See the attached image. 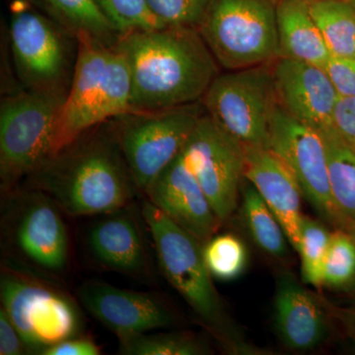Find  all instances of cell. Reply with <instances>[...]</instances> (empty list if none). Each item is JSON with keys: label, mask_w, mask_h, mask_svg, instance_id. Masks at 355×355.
I'll return each instance as SVG.
<instances>
[{"label": "cell", "mask_w": 355, "mask_h": 355, "mask_svg": "<svg viewBox=\"0 0 355 355\" xmlns=\"http://www.w3.org/2000/svg\"><path fill=\"white\" fill-rule=\"evenodd\" d=\"M244 178L254 187L282 224L291 247L301 239L302 191L286 163L265 146H244Z\"/></svg>", "instance_id": "16"}, {"label": "cell", "mask_w": 355, "mask_h": 355, "mask_svg": "<svg viewBox=\"0 0 355 355\" xmlns=\"http://www.w3.org/2000/svg\"><path fill=\"white\" fill-rule=\"evenodd\" d=\"M1 299L25 345L40 352L73 338L80 329L78 313L69 299L34 280L6 273Z\"/></svg>", "instance_id": "11"}, {"label": "cell", "mask_w": 355, "mask_h": 355, "mask_svg": "<svg viewBox=\"0 0 355 355\" xmlns=\"http://www.w3.org/2000/svg\"><path fill=\"white\" fill-rule=\"evenodd\" d=\"M355 284V241L347 231L333 233L323 272V286L345 289Z\"/></svg>", "instance_id": "28"}, {"label": "cell", "mask_w": 355, "mask_h": 355, "mask_svg": "<svg viewBox=\"0 0 355 355\" xmlns=\"http://www.w3.org/2000/svg\"><path fill=\"white\" fill-rule=\"evenodd\" d=\"M111 212L91 228L88 246L100 265L121 272H139L146 252L137 222L127 214Z\"/></svg>", "instance_id": "19"}, {"label": "cell", "mask_w": 355, "mask_h": 355, "mask_svg": "<svg viewBox=\"0 0 355 355\" xmlns=\"http://www.w3.org/2000/svg\"><path fill=\"white\" fill-rule=\"evenodd\" d=\"M205 114L243 146L268 147L279 106L272 64L219 73L202 96Z\"/></svg>", "instance_id": "9"}, {"label": "cell", "mask_w": 355, "mask_h": 355, "mask_svg": "<svg viewBox=\"0 0 355 355\" xmlns=\"http://www.w3.org/2000/svg\"><path fill=\"white\" fill-rule=\"evenodd\" d=\"M24 340L19 331L11 321L6 311H0V354L20 355L24 354Z\"/></svg>", "instance_id": "33"}, {"label": "cell", "mask_w": 355, "mask_h": 355, "mask_svg": "<svg viewBox=\"0 0 355 355\" xmlns=\"http://www.w3.org/2000/svg\"><path fill=\"white\" fill-rule=\"evenodd\" d=\"M331 233L321 222L303 216L301 239L297 253L301 259V275L305 284L323 286L324 261L331 240Z\"/></svg>", "instance_id": "25"}, {"label": "cell", "mask_w": 355, "mask_h": 355, "mask_svg": "<svg viewBox=\"0 0 355 355\" xmlns=\"http://www.w3.org/2000/svg\"><path fill=\"white\" fill-rule=\"evenodd\" d=\"M324 69L340 97H355V58L331 57Z\"/></svg>", "instance_id": "31"}, {"label": "cell", "mask_w": 355, "mask_h": 355, "mask_svg": "<svg viewBox=\"0 0 355 355\" xmlns=\"http://www.w3.org/2000/svg\"><path fill=\"white\" fill-rule=\"evenodd\" d=\"M347 1H354V0H347Z\"/></svg>", "instance_id": "37"}, {"label": "cell", "mask_w": 355, "mask_h": 355, "mask_svg": "<svg viewBox=\"0 0 355 355\" xmlns=\"http://www.w3.org/2000/svg\"><path fill=\"white\" fill-rule=\"evenodd\" d=\"M44 355H98L100 347L89 338H70L46 347L40 352Z\"/></svg>", "instance_id": "34"}, {"label": "cell", "mask_w": 355, "mask_h": 355, "mask_svg": "<svg viewBox=\"0 0 355 355\" xmlns=\"http://www.w3.org/2000/svg\"><path fill=\"white\" fill-rule=\"evenodd\" d=\"M242 211L254 244L268 256L286 258L288 254L286 232L279 219L251 184L243 191Z\"/></svg>", "instance_id": "24"}, {"label": "cell", "mask_w": 355, "mask_h": 355, "mask_svg": "<svg viewBox=\"0 0 355 355\" xmlns=\"http://www.w3.org/2000/svg\"><path fill=\"white\" fill-rule=\"evenodd\" d=\"M9 41L23 89L67 96L78 57V39L51 16L19 4L11 13Z\"/></svg>", "instance_id": "5"}, {"label": "cell", "mask_w": 355, "mask_h": 355, "mask_svg": "<svg viewBox=\"0 0 355 355\" xmlns=\"http://www.w3.org/2000/svg\"><path fill=\"white\" fill-rule=\"evenodd\" d=\"M121 35L166 27L153 15L146 0H96Z\"/></svg>", "instance_id": "29"}, {"label": "cell", "mask_w": 355, "mask_h": 355, "mask_svg": "<svg viewBox=\"0 0 355 355\" xmlns=\"http://www.w3.org/2000/svg\"><path fill=\"white\" fill-rule=\"evenodd\" d=\"M50 16L77 38L90 37L114 46L121 34L103 13L96 0H40Z\"/></svg>", "instance_id": "22"}, {"label": "cell", "mask_w": 355, "mask_h": 355, "mask_svg": "<svg viewBox=\"0 0 355 355\" xmlns=\"http://www.w3.org/2000/svg\"><path fill=\"white\" fill-rule=\"evenodd\" d=\"M272 76L282 108L318 132H335L333 116L340 96L323 67L279 58L272 62Z\"/></svg>", "instance_id": "13"}, {"label": "cell", "mask_w": 355, "mask_h": 355, "mask_svg": "<svg viewBox=\"0 0 355 355\" xmlns=\"http://www.w3.org/2000/svg\"><path fill=\"white\" fill-rule=\"evenodd\" d=\"M268 148L287 165L318 216L336 225L323 135L277 106L270 127Z\"/></svg>", "instance_id": "12"}, {"label": "cell", "mask_w": 355, "mask_h": 355, "mask_svg": "<svg viewBox=\"0 0 355 355\" xmlns=\"http://www.w3.org/2000/svg\"><path fill=\"white\" fill-rule=\"evenodd\" d=\"M309 7L331 57L355 58L354 1L309 0Z\"/></svg>", "instance_id": "23"}, {"label": "cell", "mask_w": 355, "mask_h": 355, "mask_svg": "<svg viewBox=\"0 0 355 355\" xmlns=\"http://www.w3.org/2000/svg\"><path fill=\"white\" fill-rule=\"evenodd\" d=\"M114 48L132 76V111H159L200 102L219 64L197 28L166 26L121 35Z\"/></svg>", "instance_id": "1"}, {"label": "cell", "mask_w": 355, "mask_h": 355, "mask_svg": "<svg viewBox=\"0 0 355 355\" xmlns=\"http://www.w3.org/2000/svg\"><path fill=\"white\" fill-rule=\"evenodd\" d=\"M203 114L200 101L159 111H130L112 119L114 135L137 189L146 191L181 153Z\"/></svg>", "instance_id": "6"}, {"label": "cell", "mask_w": 355, "mask_h": 355, "mask_svg": "<svg viewBox=\"0 0 355 355\" xmlns=\"http://www.w3.org/2000/svg\"><path fill=\"white\" fill-rule=\"evenodd\" d=\"M354 3L355 4V0H354Z\"/></svg>", "instance_id": "38"}, {"label": "cell", "mask_w": 355, "mask_h": 355, "mask_svg": "<svg viewBox=\"0 0 355 355\" xmlns=\"http://www.w3.org/2000/svg\"><path fill=\"white\" fill-rule=\"evenodd\" d=\"M77 39L76 70L58 116L51 157L90 128L132 111V76L123 53L90 37Z\"/></svg>", "instance_id": "3"}, {"label": "cell", "mask_w": 355, "mask_h": 355, "mask_svg": "<svg viewBox=\"0 0 355 355\" xmlns=\"http://www.w3.org/2000/svg\"><path fill=\"white\" fill-rule=\"evenodd\" d=\"M161 270L205 324L229 338L227 321L205 257L203 244L153 203L142 207Z\"/></svg>", "instance_id": "8"}, {"label": "cell", "mask_w": 355, "mask_h": 355, "mask_svg": "<svg viewBox=\"0 0 355 355\" xmlns=\"http://www.w3.org/2000/svg\"><path fill=\"white\" fill-rule=\"evenodd\" d=\"M181 154L219 220L225 221L237 207L244 178V146L205 112Z\"/></svg>", "instance_id": "10"}, {"label": "cell", "mask_w": 355, "mask_h": 355, "mask_svg": "<svg viewBox=\"0 0 355 355\" xmlns=\"http://www.w3.org/2000/svg\"><path fill=\"white\" fill-rule=\"evenodd\" d=\"M322 135L326 144L336 226L352 232L355 229V151L336 132Z\"/></svg>", "instance_id": "21"}, {"label": "cell", "mask_w": 355, "mask_h": 355, "mask_svg": "<svg viewBox=\"0 0 355 355\" xmlns=\"http://www.w3.org/2000/svg\"><path fill=\"white\" fill-rule=\"evenodd\" d=\"M151 12L164 26L197 28L209 0H146Z\"/></svg>", "instance_id": "30"}, {"label": "cell", "mask_w": 355, "mask_h": 355, "mask_svg": "<svg viewBox=\"0 0 355 355\" xmlns=\"http://www.w3.org/2000/svg\"><path fill=\"white\" fill-rule=\"evenodd\" d=\"M78 295L88 312L121 340L174 324L170 310L146 292L88 282L79 288Z\"/></svg>", "instance_id": "14"}, {"label": "cell", "mask_w": 355, "mask_h": 355, "mask_svg": "<svg viewBox=\"0 0 355 355\" xmlns=\"http://www.w3.org/2000/svg\"><path fill=\"white\" fill-rule=\"evenodd\" d=\"M144 193L154 207L202 244L214 237L221 223L181 153Z\"/></svg>", "instance_id": "15"}, {"label": "cell", "mask_w": 355, "mask_h": 355, "mask_svg": "<svg viewBox=\"0 0 355 355\" xmlns=\"http://www.w3.org/2000/svg\"><path fill=\"white\" fill-rule=\"evenodd\" d=\"M203 257L210 275L222 282L238 279L248 266L247 248L233 234L210 238L203 244Z\"/></svg>", "instance_id": "26"}, {"label": "cell", "mask_w": 355, "mask_h": 355, "mask_svg": "<svg viewBox=\"0 0 355 355\" xmlns=\"http://www.w3.org/2000/svg\"><path fill=\"white\" fill-rule=\"evenodd\" d=\"M336 135L355 151V97H340L333 116Z\"/></svg>", "instance_id": "32"}, {"label": "cell", "mask_w": 355, "mask_h": 355, "mask_svg": "<svg viewBox=\"0 0 355 355\" xmlns=\"http://www.w3.org/2000/svg\"><path fill=\"white\" fill-rule=\"evenodd\" d=\"M207 349L193 336L181 333L153 334L121 340V354L128 355H202Z\"/></svg>", "instance_id": "27"}, {"label": "cell", "mask_w": 355, "mask_h": 355, "mask_svg": "<svg viewBox=\"0 0 355 355\" xmlns=\"http://www.w3.org/2000/svg\"><path fill=\"white\" fill-rule=\"evenodd\" d=\"M338 319L342 321L345 330L355 340V306L352 308L336 310Z\"/></svg>", "instance_id": "35"}, {"label": "cell", "mask_w": 355, "mask_h": 355, "mask_svg": "<svg viewBox=\"0 0 355 355\" xmlns=\"http://www.w3.org/2000/svg\"><path fill=\"white\" fill-rule=\"evenodd\" d=\"M273 322L284 345L296 352L316 349L329 336L323 308L291 272L282 273L277 280Z\"/></svg>", "instance_id": "17"}, {"label": "cell", "mask_w": 355, "mask_h": 355, "mask_svg": "<svg viewBox=\"0 0 355 355\" xmlns=\"http://www.w3.org/2000/svg\"><path fill=\"white\" fill-rule=\"evenodd\" d=\"M28 178L33 189L73 216L123 209L137 188L111 120L84 132Z\"/></svg>", "instance_id": "2"}, {"label": "cell", "mask_w": 355, "mask_h": 355, "mask_svg": "<svg viewBox=\"0 0 355 355\" xmlns=\"http://www.w3.org/2000/svg\"><path fill=\"white\" fill-rule=\"evenodd\" d=\"M279 0H209L197 29L226 70L270 64L279 58Z\"/></svg>", "instance_id": "4"}, {"label": "cell", "mask_w": 355, "mask_h": 355, "mask_svg": "<svg viewBox=\"0 0 355 355\" xmlns=\"http://www.w3.org/2000/svg\"><path fill=\"white\" fill-rule=\"evenodd\" d=\"M350 234L352 235V237H354V241H355V229L354 230H352V232H349Z\"/></svg>", "instance_id": "36"}, {"label": "cell", "mask_w": 355, "mask_h": 355, "mask_svg": "<svg viewBox=\"0 0 355 355\" xmlns=\"http://www.w3.org/2000/svg\"><path fill=\"white\" fill-rule=\"evenodd\" d=\"M46 195L34 196L21 212L16 241L33 263L50 270H60L69 259V236L58 205Z\"/></svg>", "instance_id": "18"}, {"label": "cell", "mask_w": 355, "mask_h": 355, "mask_svg": "<svg viewBox=\"0 0 355 355\" xmlns=\"http://www.w3.org/2000/svg\"><path fill=\"white\" fill-rule=\"evenodd\" d=\"M277 21L279 58L324 69L331 53L311 14L309 0H279Z\"/></svg>", "instance_id": "20"}, {"label": "cell", "mask_w": 355, "mask_h": 355, "mask_svg": "<svg viewBox=\"0 0 355 355\" xmlns=\"http://www.w3.org/2000/svg\"><path fill=\"white\" fill-rule=\"evenodd\" d=\"M67 96L23 89L0 105V176L4 186L29 177L51 157Z\"/></svg>", "instance_id": "7"}]
</instances>
